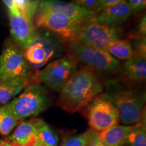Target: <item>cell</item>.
Masks as SVG:
<instances>
[{
	"instance_id": "1",
	"label": "cell",
	"mask_w": 146,
	"mask_h": 146,
	"mask_svg": "<svg viewBox=\"0 0 146 146\" xmlns=\"http://www.w3.org/2000/svg\"><path fill=\"white\" fill-rule=\"evenodd\" d=\"M101 81L89 68L76 70L60 91L58 106L69 113L83 110L103 92Z\"/></svg>"
},
{
	"instance_id": "2",
	"label": "cell",
	"mask_w": 146,
	"mask_h": 146,
	"mask_svg": "<svg viewBox=\"0 0 146 146\" xmlns=\"http://www.w3.org/2000/svg\"><path fill=\"white\" fill-rule=\"evenodd\" d=\"M108 91L101 94L117 108L120 120L124 125H133L139 123L143 117L145 94L121 88L116 81L106 83Z\"/></svg>"
},
{
	"instance_id": "3",
	"label": "cell",
	"mask_w": 146,
	"mask_h": 146,
	"mask_svg": "<svg viewBox=\"0 0 146 146\" xmlns=\"http://www.w3.org/2000/svg\"><path fill=\"white\" fill-rule=\"evenodd\" d=\"M65 50V43L60 38L43 30L36 31L34 41L24 52L31 68L39 69L60 58Z\"/></svg>"
},
{
	"instance_id": "4",
	"label": "cell",
	"mask_w": 146,
	"mask_h": 146,
	"mask_svg": "<svg viewBox=\"0 0 146 146\" xmlns=\"http://www.w3.org/2000/svg\"><path fill=\"white\" fill-rule=\"evenodd\" d=\"M49 104L46 89L39 82H33L19 96L6 104L7 107L20 121L33 118L44 111Z\"/></svg>"
},
{
	"instance_id": "5",
	"label": "cell",
	"mask_w": 146,
	"mask_h": 146,
	"mask_svg": "<svg viewBox=\"0 0 146 146\" xmlns=\"http://www.w3.org/2000/svg\"><path fill=\"white\" fill-rule=\"evenodd\" d=\"M69 54L94 72H112L120 67L119 61L104 49L91 47L76 41L68 45Z\"/></svg>"
},
{
	"instance_id": "6",
	"label": "cell",
	"mask_w": 146,
	"mask_h": 146,
	"mask_svg": "<svg viewBox=\"0 0 146 146\" xmlns=\"http://www.w3.org/2000/svg\"><path fill=\"white\" fill-rule=\"evenodd\" d=\"M78 62L70 54L48 63L35 74L36 81L56 92H60L66 83L76 72Z\"/></svg>"
},
{
	"instance_id": "7",
	"label": "cell",
	"mask_w": 146,
	"mask_h": 146,
	"mask_svg": "<svg viewBox=\"0 0 146 146\" xmlns=\"http://www.w3.org/2000/svg\"><path fill=\"white\" fill-rule=\"evenodd\" d=\"M35 26L43 29L58 36L64 43L77 41V36L81 24L71 21L58 14L36 12L34 16Z\"/></svg>"
},
{
	"instance_id": "8",
	"label": "cell",
	"mask_w": 146,
	"mask_h": 146,
	"mask_svg": "<svg viewBox=\"0 0 146 146\" xmlns=\"http://www.w3.org/2000/svg\"><path fill=\"white\" fill-rule=\"evenodd\" d=\"M84 109L91 130L95 132L104 131L118 125L120 121L117 108L101 95L95 98Z\"/></svg>"
},
{
	"instance_id": "9",
	"label": "cell",
	"mask_w": 146,
	"mask_h": 146,
	"mask_svg": "<svg viewBox=\"0 0 146 146\" xmlns=\"http://www.w3.org/2000/svg\"><path fill=\"white\" fill-rule=\"evenodd\" d=\"M120 39V30L96 23L93 17L81 24L77 41L88 46L104 49L113 40Z\"/></svg>"
},
{
	"instance_id": "10",
	"label": "cell",
	"mask_w": 146,
	"mask_h": 146,
	"mask_svg": "<svg viewBox=\"0 0 146 146\" xmlns=\"http://www.w3.org/2000/svg\"><path fill=\"white\" fill-rule=\"evenodd\" d=\"M24 53L13 45H7L0 56V81L31 75Z\"/></svg>"
},
{
	"instance_id": "11",
	"label": "cell",
	"mask_w": 146,
	"mask_h": 146,
	"mask_svg": "<svg viewBox=\"0 0 146 146\" xmlns=\"http://www.w3.org/2000/svg\"><path fill=\"white\" fill-rule=\"evenodd\" d=\"M37 11L60 14L78 23H83L96 14L94 11L87 10L76 3H67L60 0H41L39 1Z\"/></svg>"
},
{
	"instance_id": "12",
	"label": "cell",
	"mask_w": 146,
	"mask_h": 146,
	"mask_svg": "<svg viewBox=\"0 0 146 146\" xmlns=\"http://www.w3.org/2000/svg\"><path fill=\"white\" fill-rule=\"evenodd\" d=\"M10 32L15 41L25 50L33 43L36 36L33 20L26 17L18 11L9 12Z\"/></svg>"
},
{
	"instance_id": "13",
	"label": "cell",
	"mask_w": 146,
	"mask_h": 146,
	"mask_svg": "<svg viewBox=\"0 0 146 146\" xmlns=\"http://www.w3.org/2000/svg\"><path fill=\"white\" fill-rule=\"evenodd\" d=\"M133 11L126 1H122L104 9L96 14L93 19L96 23L111 27L123 23L132 15Z\"/></svg>"
},
{
	"instance_id": "14",
	"label": "cell",
	"mask_w": 146,
	"mask_h": 146,
	"mask_svg": "<svg viewBox=\"0 0 146 146\" xmlns=\"http://www.w3.org/2000/svg\"><path fill=\"white\" fill-rule=\"evenodd\" d=\"M40 118H31L22 120L16 127L8 141L12 146H32L36 141Z\"/></svg>"
},
{
	"instance_id": "15",
	"label": "cell",
	"mask_w": 146,
	"mask_h": 146,
	"mask_svg": "<svg viewBox=\"0 0 146 146\" xmlns=\"http://www.w3.org/2000/svg\"><path fill=\"white\" fill-rule=\"evenodd\" d=\"M133 125L112 126L101 132H96L94 139L104 146H123L127 144L128 135Z\"/></svg>"
},
{
	"instance_id": "16",
	"label": "cell",
	"mask_w": 146,
	"mask_h": 146,
	"mask_svg": "<svg viewBox=\"0 0 146 146\" xmlns=\"http://www.w3.org/2000/svg\"><path fill=\"white\" fill-rule=\"evenodd\" d=\"M33 82L37 81L35 76L32 74L25 77L0 81V104H8L29 84Z\"/></svg>"
},
{
	"instance_id": "17",
	"label": "cell",
	"mask_w": 146,
	"mask_h": 146,
	"mask_svg": "<svg viewBox=\"0 0 146 146\" xmlns=\"http://www.w3.org/2000/svg\"><path fill=\"white\" fill-rule=\"evenodd\" d=\"M146 58L139 56L128 60L123 65V72L129 79L144 81L146 78Z\"/></svg>"
},
{
	"instance_id": "18",
	"label": "cell",
	"mask_w": 146,
	"mask_h": 146,
	"mask_svg": "<svg viewBox=\"0 0 146 146\" xmlns=\"http://www.w3.org/2000/svg\"><path fill=\"white\" fill-rule=\"evenodd\" d=\"M105 50L113 57L120 60H128L137 56L130 41L127 39L113 40L107 45Z\"/></svg>"
},
{
	"instance_id": "19",
	"label": "cell",
	"mask_w": 146,
	"mask_h": 146,
	"mask_svg": "<svg viewBox=\"0 0 146 146\" xmlns=\"http://www.w3.org/2000/svg\"><path fill=\"white\" fill-rule=\"evenodd\" d=\"M36 141L43 146H58L59 141L57 133L42 119L38 126Z\"/></svg>"
},
{
	"instance_id": "20",
	"label": "cell",
	"mask_w": 146,
	"mask_h": 146,
	"mask_svg": "<svg viewBox=\"0 0 146 146\" xmlns=\"http://www.w3.org/2000/svg\"><path fill=\"white\" fill-rule=\"evenodd\" d=\"M20 122L8 109L6 104L0 107V134L4 136L10 135Z\"/></svg>"
},
{
	"instance_id": "21",
	"label": "cell",
	"mask_w": 146,
	"mask_h": 146,
	"mask_svg": "<svg viewBox=\"0 0 146 146\" xmlns=\"http://www.w3.org/2000/svg\"><path fill=\"white\" fill-rule=\"evenodd\" d=\"M145 118L133 125L127 137L129 146H146V128Z\"/></svg>"
},
{
	"instance_id": "22",
	"label": "cell",
	"mask_w": 146,
	"mask_h": 146,
	"mask_svg": "<svg viewBox=\"0 0 146 146\" xmlns=\"http://www.w3.org/2000/svg\"><path fill=\"white\" fill-rule=\"evenodd\" d=\"M96 134V132L89 129L85 133L68 138L61 146H87L94 141Z\"/></svg>"
},
{
	"instance_id": "23",
	"label": "cell",
	"mask_w": 146,
	"mask_h": 146,
	"mask_svg": "<svg viewBox=\"0 0 146 146\" xmlns=\"http://www.w3.org/2000/svg\"><path fill=\"white\" fill-rule=\"evenodd\" d=\"M16 8L20 13L26 17L33 20L37 11L39 1L32 0H13Z\"/></svg>"
},
{
	"instance_id": "24",
	"label": "cell",
	"mask_w": 146,
	"mask_h": 146,
	"mask_svg": "<svg viewBox=\"0 0 146 146\" xmlns=\"http://www.w3.org/2000/svg\"><path fill=\"white\" fill-rule=\"evenodd\" d=\"M133 50L137 56L146 58V39L145 36H135L130 41Z\"/></svg>"
},
{
	"instance_id": "25",
	"label": "cell",
	"mask_w": 146,
	"mask_h": 146,
	"mask_svg": "<svg viewBox=\"0 0 146 146\" xmlns=\"http://www.w3.org/2000/svg\"><path fill=\"white\" fill-rule=\"evenodd\" d=\"M127 0H99V2L97 5L95 13L98 14L104 9L108 8V7L111 6V5L116 4L122 1H126Z\"/></svg>"
},
{
	"instance_id": "26",
	"label": "cell",
	"mask_w": 146,
	"mask_h": 146,
	"mask_svg": "<svg viewBox=\"0 0 146 146\" xmlns=\"http://www.w3.org/2000/svg\"><path fill=\"white\" fill-rule=\"evenodd\" d=\"M76 3L83 8L94 11L95 12L99 0H76Z\"/></svg>"
},
{
	"instance_id": "27",
	"label": "cell",
	"mask_w": 146,
	"mask_h": 146,
	"mask_svg": "<svg viewBox=\"0 0 146 146\" xmlns=\"http://www.w3.org/2000/svg\"><path fill=\"white\" fill-rule=\"evenodd\" d=\"M129 4L134 12H141L145 8L146 0H129Z\"/></svg>"
},
{
	"instance_id": "28",
	"label": "cell",
	"mask_w": 146,
	"mask_h": 146,
	"mask_svg": "<svg viewBox=\"0 0 146 146\" xmlns=\"http://www.w3.org/2000/svg\"><path fill=\"white\" fill-rule=\"evenodd\" d=\"M137 35L141 36H145L146 35V21L145 15H144L141 22L138 25L137 29Z\"/></svg>"
},
{
	"instance_id": "29",
	"label": "cell",
	"mask_w": 146,
	"mask_h": 146,
	"mask_svg": "<svg viewBox=\"0 0 146 146\" xmlns=\"http://www.w3.org/2000/svg\"><path fill=\"white\" fill-rule=\"evenodd\" d=\"M3 2L5 3V5L8 7L9 9V12H15L17 11V9L16 8L14 5L13 0H2Z\"/></svg>"
},
{
	"instance_id": "30",
	"label": "cell",
	"mask_w": 146,
	"mask_h": 146,
	"mask_svg": "<svg viewBox=\"0 0 146 146\" xmlns=\"http://www.w3.org/2000/svg\"><path fill=\"white\" fill-rule=\"evenodd\" d=\"M0 146H12L8 141L5 139H0Z\"/></svg>"
},
{
	"instance_id": "31",
	"label": "cell",
	"mask_w": 146,
	"mask_h": 146,
	"mask_svg": "<svg viewBox=\"0 0 146 146\" xmlns=\"http://www.w3.org/2000/svg\"><path fill=\"white\" fill-rule=\"evenodd\" d=\"M87 146H104V145L100 143H99V142L96 141V140L94 139V141L91 142V143H89Z\"/></svg>"
},
{
	"instance_id": "32",
	"label": "cell",
	"mask_w": 146,
	"mask_h": 146,
	"mask_svg": "<svg viewBox=\"0 0 146 146\" xmlns=\"http://www.w3.org/2000/svg\"><path fill=\"white\" fill-rule=\"evenodd\" d=\"M32 146H43V145H41V144H40V143H38V142L37 141H35V143L33 144V145Z\"/></svg>"
}]
</instances>
